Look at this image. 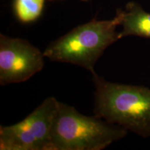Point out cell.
Segmentation results:
<instances>
[{"instance_id":"cell-8","label":"cell","mask_w":150,"mask_h":150,"mask_svg":"<svg viewBox=\"0 0 150 150\" xmlns=\"http://www.w3.org/2000/svg\"><path fill=\"white\" fill-rule=\"evenodd\" d=\"M81 1H85V2H88V1H91V0H81Z\"/></svg>"},{"instance_id":"cell-7","label":"cell","mask_w":150,"mask_h":150,"mask_svg":"<svg viewBox=\"0 0 150 150\" xmlns=\"http://www.w3.org/2000/svg\"><path fill=\"white\" fill-rule=\"evenodd\" d=\"M45 0H13V11L19 21L30 23L42 13Z\"/></svg>"},{"instance_id":"cell-1","label":"cell","mask_w":150,"mask_h":150,"mask_svg":"<svg viewBox=\"0 0 150 150\" xmlns=\"http://www.w3.org/2000/svg\"><path fill=\"white\" fill-rule=\"evenodd\" d=\"M94 114L138 136L150 137V89L108 81L93 73Z\"/></svg>"},{"instance_id":"cell-5","label":"cell","mask_w":150,"mask_h":150,"mask_svg":"<svg viewBox=\"0 0 150 150\" xmlns=\"http://www.w3.org/2000/svg\"><path fill=\"white\" fill-rule=\"evenodd\" d=\"M45 57L28 40L0 34V84L27 81L42 70Z\"/></svg>"},{"instance_id":"cell-4","label":"cell","mask_w":150,"mask_h":150,"mask_svg":"<svg viewBox=\"0 0 150 150\" xmlns=\"http://www.w3.org/2000/svg\"><path fill=\"white\" fill-rule=\"evenodd\" d=\"M59 105L55 97H48L23 120L11 126H0V149L50 150Z\"/></svg>"},{"instance_id":"cell-2","label":"cell","mask_w":150,"mask_h":150,"mask_svg":"<svg viewBox=\"0 0 150 150\" xmlns=\"http://www.w3.org/2000/svg\"><path fill=\"white\" fill-rule=\"evenodd\" d=\"M123 15V9L118 8L111 20L93 19L78 26L52 42L43 54L52 61L79 65L93 74L105 50L120 40L117 28L121 25Z\"/></svg>"},{"instance_id":"cell-6","label":"cell","mask_w":150,"mask_h":150,"mask_svg":"<svg viewBox=\"0 0 150 150\" xmlns=\"http://www.w3.org/2000/svg\"><path fill=\"white\" fill-rule=\"evenodd\" d=\"M121 26L120 39L127 36L150 38V13L144 10L138 3L130 1L125 6Z\"/></svg>"},{"instance_id":"cell-3","label":"cell","mask_w":150,"mask_h":150,"mask_svg":"<svg viewBox=\"0 0 150 150\" xmlns=\"http://www.w3.org/2000/svg\"><path fill=\"white\" fill-rule=\"evenodd\" d=\"M127 131L98 116L84 115L73 106L59 102L50 150H102L126 136Z\"/></svg>"}]
</instances>
